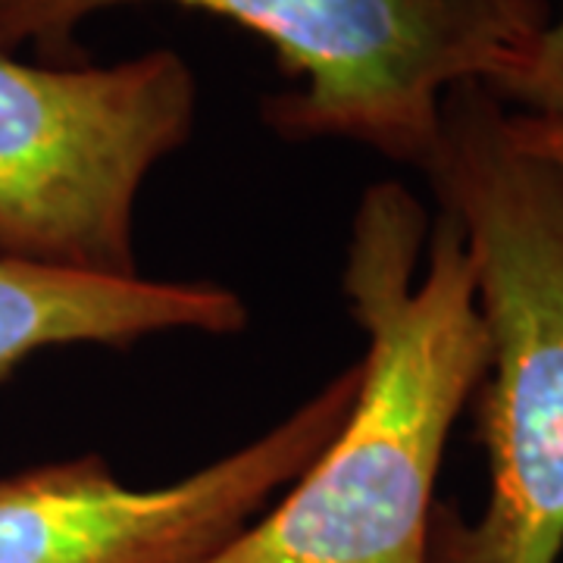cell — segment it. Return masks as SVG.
Segmentation results:
<instances>
[{"instance_id": "6da1fadb", "label": "cell", "mask_w": 563, "mask_h": 563, "mask_svg": "<svg viewBox=\"0 0 563 563\" xmlns=\"http://www.w3.org/2000/svg\"><path fill=\"white\" fill-rule=\"evenodd\" d=\"M366 332L357 398L276 510L203 563H426L444 442L488 369L461 222L401 181L363 191L342 276Z\"/></svg>"}, {"instance_id": "7a4b0ae2", "label": "cell", "mask_w": 563, "mask_h": 563, "mask_svg": "<svg viewBox=\"0 0 563 563\" xmlns=\"http://www.w3.org/2000/svg\"><path fill=\"white\" fill-rule=\"evenodd\" d=\"M420 169L476 266L488 332L479 439L492 479L476 520L435 501L426 563H561L563 185L510 139L507 107L483 81L444 95Z\"/></svg>"}, {"instance_id": "3957f363", "label": "cell", "mask_w": 563, "mask_h": 563, "mask_svg": "<svg viewBox=\"0 0 563 563\" xmlns=\"http://www.w3.org/2000/svg\"><path fill=\"white\" fill-rule=\"evenodd\" d=\"M125 3H176L261 35L301 88L263 98L291 141L344 139L422 166L444 95L488 85L548 25V0H0V51L32 44L47 66H81L76 29Z\"/></svg>"}, {"instance_id": "277c9868", "label": "cell", "mask_w": 563, "mask_h": 563, "mask_svg": "<svg viewBox=\"0 0 563 563\" xmlns=\"http://www.w3.org/2000/svg\"><path fill=\"white\" fill-rule=\"evenodd\" d=\"M195 110V73L169 47L113 66L0 51V261L139 279L135 201Z\"/></svg>"}, {"instance_id": "5b68a950", "label": "cell", "mask_w": 563, "mask_h": 563, "mask_svg": "<svg viewBox=\"0 0 563 563\" xmlns=\"http://www.w3.org/2000/svg\"><path fill=\"white\" fill-rule=\"evenodd\" d=\"M361 363L257 442L161 488H132L101 454L0 476V563H203L295 485L342 429Z\"/></svg>"}, {"instance_id": "8992f818", "label": "cell", "mask_w": 563, "mask_h": 563, "mask_svg": "<svg viewBox=\"0 0 563 563\" xmlns=\"http://www.w3.org/2000/svg\"><path fill=\"white\" fill-rule=\"evenodd\" d=\"M244 322L242 298L213 282L103 279L0 261V383L44 347H125L179 329L229 335Z\"/></svg>"}, {"instance_id": "52a82bcc", "label": "cell", "mask_w": 563, "mask_h": 563, "mask_svg": "<svg viewBox=\"0 0 563 563\" xmlns=\"http://www.w3.org/2000/svg\"><path fill=\"white\" fill-rule=\"evenodd\" d=\"M498 101L529 117H563V16L548 22L523 57L485 85Z\"/></svg>"}, {"instance_id": "ba28073f", "label": "cell", "mask_w": 563, "mask_h": 563, "mask_svg": "<svg viewBox=\"0 0 563 563\" xmlns=\"http://www.w3.org/2000/svg\"><path fill=\"white\" fill-rule=\"evenodd\" d=\"M507 132L523 151L551 166L563 185V117H529L507 113Z\"/></svg>"}]
</instances>
